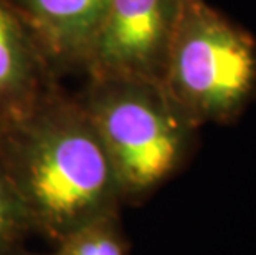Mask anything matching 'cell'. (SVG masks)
<instances>
[{
    "instance_id": "obj_1",
    "label": "cell",
    "mask_w": 256,
    "mask_h": 255,
    "mask_svg": "<svg viewBox=\"0 0 256 255\" xmlns=\"http://www.w3.org/2000/svg\"><path fill=\"white\" fill-rule=\"evenodd\" d=\"M0 166L30 229L56 243L118 215L124 204L84 106L56 85L25 110L0 116Z\"/></svg>"
},
{
    "instance_id": "obj_2",
    "label": "cell",
    "mask_w": 256,
    "mask_h": 255,
    "mask_svg": "<svg viewBox=\"0 0 256 255\" xmlns=\"http://www.w3.org/2000/svg\"><path fill=\"white\" fill-rule=\"evenodd\" d=\"M116 174L124 202H139L188 159L197 126L162 83L90 78L80 98Z\"/></svg>"
},
{
    "instance_id": "obj_3",
    "label": "cell",
    "mask_w": 256,
    "mask_h": 255,
    "mask_svg": "<svg viewBox=\"0 0 256 255\" xmlns=\"http://www.w3.org/2000/svg\"><path fill=\"white\" fill-rule=\"evenodd\" d=\"M162 86L197 128L235 121L256 91V42L205 0H184Z\"/></svg>"
},
{
    "instance_id": "obj_4",
    "label": "cell",
    "mask_w": 256,
    "mask_h": 255,
    "mask_svg": "<svg viewBox=\"0 0 256 255\" xmlns=\"http://www.w3.org/2000/svg\"><path fill=\"white\" fill-rule=\"evenodd\" d=\"M184 0H110L84 68L90 78L162 83Z\"/></svg>"
},
{
    "instance_id": "obj_5",
    "label": "cell",
    "mask_w": 256,
    "mask_h": 255,
    "mask_svg": "<svg viewBox=\"0 0 256 255\" xmlns=\"http://www.w3.org/2000/svg\"><path fill=\"white\" fill-rule=\"evenodd\" d=\"M48 63L84 67L110 0H8Z\"/></svg>"
},
{
    "instance_id": "obj_6",
    "label": "cell",
    "mask_w": 256,
    "mask_h": 255,
    "mask_svg": "<svg viewBox=\"0 0 256 255\" xmlns=\"http://www.w3.org/2000/svg\"><path fill=\"white\" fill-rule=\"evenodd\" d=\"M52 85V65L12 4L0 0V116L25 110Z\"/></svg>"
},
{
    "instance_id": "obj_7",
    "label": "cell",
    "mask_w": 256,
    "mask_h": 255,
    "mask_svg": "<svg viewBox=\"0 0 256 255\" xmlns=\"http://www.w3.org/2000/svg\"><path fill=\"white\" fill-rule=\"evenodd\" d=\"M56 255H129L118 215L90 224L63 238Z\"/></svg>"
},
{
    "instance_id": "obj_8",
    "label": "cell",
    "mask_w": 256,
    "mask_h": 255,
    "mask_svg": "<svg viewBox=\"0 0 256 255\" xmlns=\"http://www.w3.org/2000/svg\"><path fill=\"white\" fill-rule=\"evenodd\" d=\"M30 230L28 219L15 189L0 166V255H8Z\"/></svg>"
},
{
    "instance_id": "obj_9",
    "label": "cell",
    "mask_w": 256,
    "mask_h": 255,
    "mask_svg": "<svg viewBox=\"0 0 256 255\" xmlns=\"http://www.w3.org/2000/svg\"><path fill=\"white\" fill-rule=\"evenodd\" d=\"M55 255H56V253H55Z\"/></svg>"
}]
</instances>
